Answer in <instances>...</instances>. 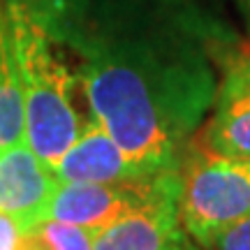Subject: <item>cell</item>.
Wrapping results in <instances>:
<instances>
[{"label":"cell","instance_id":"1","mask_svg":"<svg viewBox=\"0 0 250 250\" xmlns=\"http://www.w3.org/2000/svg\"><path fill=\"white\" fill-rule=\"evenodd\" d=\"M77 79L139 174L179 167L211 109L227 37L204 0H9Z\"/></svg>","mask_w":250,"mask_h":250},{"label":"cell","instance_id":"2","mask_svg":"<svg viewBox=\"0 0 250 250\" xmlns=\"http://www.w3.org/2000/svg\"><path fill=\"white\" fill-rule=\"evenodd\" d=\"M7 7L23 95V142L49 167H56L88 123L74 100L79 83L35 21L9 0Z\"/></svg>","mask_w":250,"mask_h":250},{"label":"cell","instance_id":"3","mask_svg":"<svg viewBox=\"0 0 250 250\" xmlns=\"http://www.w3.org/2000/svg\"><path fill=\"white\" fill-rule=\"evenodd\" d=\"M250 215V158L188 146L179 162V220L204 248Z\"/></svg>","mask_w":250,"mask_h":250},{"label":"cell","instance_id":"4","mask_svg":"<svg viewBox=\"0 0 250 250\" xmlns=\"http://www.w3.org/2000/svg\"><path fill=\"white\" fill-rule=\"evenodd\" d=\"M186 241L179 220V167L160 171L142 202L95 234L93 250H169Z\"/></svg>","mask_w":250,"mask_h":250},{"label":"cell","instance_id":"5","mask_svg":"<svg viewBox=\"0 0 250 250\" xmlns=\"http://www.w3.org/2000/svg\"><path fill=\"white\" fill-rule=\"evenodd\" d=\"M160 171L118 183H90V181H58L44 220L79 225L98 234L114 218L142 202L153 188Z\"/></svg>","mask_w":250,"mask_h":250},{"label":"cell","instance_id":"6","mask_svg":"<svg viewBox=\"0 0 250 250\" xmlns=\"http://www.w3.org/2000/svg\"><path fill=\"white\" fill-rule=\"evenodd\" d=\"M58 176L26 142L0 153V211L12 215L26 236L44 223Z\"/></svg>","mask_w":250,"mask_h":250},{"label":"cell","instance_id":"7","mask_svg":"<svg viewBox=\"0 0 250 250\" xmlns=\"http://www.w3.org/2000/svg\"><path fill=\"white\" fill-rule=\"evenodd\" d=\"M202 144L250 158V49H234L225 61Z\"/></svg>","mask_w":250,"mask_h":250},{"label":"cell","instance_id":"8","mask_svg":"<svg viewBox=\"0 0 250 250\" xmlns=\"http://www.w3.org/2000/svg\"><path fill=\"white\" fill-rule=\"evenodd\" d=\"M54 171L58 181H90V183H118L146 176L134 169V165L127 160L116 139L95 121L86 123L77 142L56 162Z\"/></svg>","mask_w":250,"mask_h":250},{"label":"cell","instance_id":"9","mask_svg":"<svg viewBox=\"0 0 250 250\" xmlns=\"http://www.w3.org/2000/svg\"><path fill=\"white\" fill-rule=\"evenodd\" d=\"M23 95L7 0H0V153L23 142Z\"/></svg>","mask_w":250,"mask_h":250},{"label":"cell","instance_id":"10","mask_svg":"<svg viewBox=\"0 0 250 250\" xmlns=\"http://www.w3.org/2000/svg\"><path fill=\"white\" fill-rule=\"evenodd\" d=\"M95 232L61 220H44L23 236L28 250H93Z\"/></svg>","mask_w":250,"mask_h":250},{"label":"cell","instance_id":"11","mask_svg":"<svg viewBox=\"0 0 250 250\" xmlns=\"http://www.w3.org/2000/svg\"><path fill=\"white\" fill-rule=\"evenodd\" d=\"M213 250H250V215L227 227L213 241Z\"/></svg>","mask_w":250,"mask_h":250},{"label":"cell","instance_id":"12","mask_svg":"<svg viewBox=\"0 0 250 250\" xmlns=\"http://www.w3.org/2000/svg\"><path fill=\"white\" fill-rule=\"evenodd\" d=\"M23 232L12 215L0 211V250H21Z\"/></svg>","mask_w":250,"mask_h":250},{"label":"cell","instance_id":"13","mask_svg":"<svg viewBox=\"0 0 250 250\" xmlns=\"http://www.w3.org/2000/svg\"><path fill=\"white\" fill-rule=\"evenodd\" d=\"M241 7H243V12H246V19H248V23H250V0H241Z\"/></svg>","mask_w":250,"mask_h":250},{"label":"cell","instance_id":"14","mask_svg":"<svg viewBox=\"0 0 250 250\" xmlns=\"http://www.w3.org/2000/svg\"><path fill=\"white\" fill-rule=\"evenodd\" d=\"M169 250H192V248H190V246H188L186 241H181L179 246H174V248H169Z\"/></svg>","mask_w":250,"mask_h":250}]
</instances>
